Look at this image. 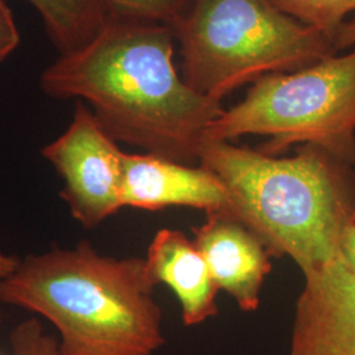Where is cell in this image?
Returning <instances> with one entry per match:
<instances>
[{"mask_svg":"<svg viewBox=\"0 0 355 355\" xmlns=\"http://www.w3.org/2000/svg\"><path fill=\"white\" fill-rule=\"evenodd\" d=\"M175 41L171 26L110 20L45 69L40 86L51 98L85 103L116 142L199 165L205 132L225 108L179 76Z\"/></svg>","mask_w":355,"mask_h":355,"instance_id":"6da1fadb","label":"cell"},{"mask_svg":"<svg viewBox=\"0 0 355 355\" xmlns=\"http://www.w3.org/2000/svg\"><path fill=\"white\" fill-rule=\"evenodd\" d=\"M154 288L145 259L80 241L17 261L0 280V302L48 320L60 355H154L166 341Z\"/></svg>","mask_w":355,"mask_h":355,"instance_id":"7a4b0ae2","label":"cell"},{"mask_svg":"<svg viewBox=\"0 0 355 355\" xmlns=\"http://www.w3.org/2000/svg\"><path fill=\"white\" fill-rule=\"evenodd\" d=\"M199 165L221 179L229 215L271 255L291 258L303 275L341 257L355 224L354 166L313 145L274 157L228 141H204Z\"/></svg>","mask_w":355,"mask_h":355,"instance_id":"3957f363","label":"cell"},{"mask_svg":"<svg viewBox=\"0 0 355 355\" xmlns=\"http://www.w3.org/2000/svg\"><path fill=\"white\" fill-rule=\"evenodd\" d=\"M173 31L184 82L220 103L262 76L300 70L338 53L328 36L270 0H192Z\"/></svg>","mask_w":355,"mask_h":355,"instance_id":"277c9868","label":"cell"},{"mask_svg":"<svg viewBox=\"0 0 355 355\" xmlns=\"http://www.w3.org/2000/svg\"><path fill=\"white\" fill-rule=\"evenodd\" d=\"M250 135L267 137L258 149L267 155L313 145L355 166V49L262 76L208 127L204 141Z\"/></svg>","mask_w":355,"mask_h":355,"instance_id":"5b68a950","label":"cell"},{"mask_svg":"<svg viewBox=\"0 0 355 355\" xmlns=\"http://www.w3.org/2000/svg\"><path fill=\"white\" fill-rule=\"evenodd\" d=\"M41 155L64 180L61 198L82 227L96 228L124 208L125 152L85 103L78 102L69 127Z\"/></svg>","mask_w":355,"mask_h":355,"instance_id":"8992f818","label":"cell"},{"mask_svg":"<svg viewBox=\"0 0 355 355\" xmlns=\"http://www.w3.org/2000/svg\"><path fill=\"white\" fill-rule=\"evenodd\" d=\"M288 355H355V270L343 255L304 275Z\"/></svg>","mask_w":355,"mask_h":355,"instance_id":"52a82bcc","label":"cell"},{"mask_svg":"<svg viewBox=\"0 0 355 355\" xmlns=\"http://www.w3.org/2000/svg\"><path fill=\"white\" fill-rule=\"evenodd\" d=\"M123 202L150 212L168 207H190L207 215L229 211L228 192L214 171L146 153H125Z\"/></svg>","mask_w":355,"mask_h":355,"instance_id":"ba28073f","label":"cell"},{"mask_svg":"<svg viewBox=\"0 0 355 355\" xmlns=\"http://www.w3.org/2000/svg\"><path fill=\"white\" fill-rule=\"evenodd\" d=\"M196 248L218 290L227 292L243 312H254L272 263L265 243L228 212L208 214L193 229Z\"/></svg>","mask_w":355,"mask_h":355,"instance_id":"9c48e42d","label":"cell"},{"mask_svg":"<svg viewBox=\"0 0 355 355\" xmlns=\"http://www.w3.org/2000/svg\"><path fill=\"white\" fill-rule=\"evenodd\" d=\"M145 263L155 286L165 284L175 295L184 325H200L218 313L215 280L195 242L183 232L159 229Z\"/></svg>","mask_w":355,"mask_h":355,"instance_id":"30bf717a","label":"cell"},{"mask_svg":"<svg viewBox=\"0 0 355 355\" xmlns=\"http://www.w3.org/2000/svg\"><path fill=\"white\" fill-rule=\"evenodd\" d=\"M61 55L79 51L110 21L101 0H26Z\"/></svg>","mask_w":355,"mask_h":355,"instance_id":"8fae6325","label":"cell"},{"mask_svg":"<svg viewBox=\"0 0 355 355\" xmlns=\"http://www.w3.org/2000/svg\"><path fill=\"white\" fill-rule=\"evenodd\" d=\"M280 11L324 33L333 41L349 16H355V0H270ZM334 45V44H333Z\"/></svg>","mask_w":355,"mask_h":355,"instance_id":"7c38bea8","label":"cell"},{"mask_svg":"<svg viewBox=\"0 0 355 355\" xmlns=\"http://www.w3.org/2000/svg\"><path fill=\"white\" fill-rule=\"evenodd\" d=\"M108 20L177 26L192 0H101Z\"/></svg>","mask_w":355,"mask_h":355,"instance_id":"4fadbf2b","label":"cell"},{"mask_svg":"<svg viewBox=\"0 0 355 355\" xmlns=\"http://www.w3.org/2000/svg\"><path fill=\"white\" fill-rule=\"evenodd\" d=\"M12 355H60L58 341L46 333L37 318H28L10 333Z\"/></svg>","mask_w":355,"mask_h":355,"instance_id":"5bb4252c","label":"cell"},{"mask_svg":"<svg viewBox=\"0 0 355 355\" xmlns=\"http://www.w3.org/2000/svg\"><path fill=\"white\" fill-rule=\"evenodd\" d=\"M20 44V33L15 23L12 11L6 0H0V64Z\"/></svg>","mask_w":355,"mask_h":355,"instance_id":"9a60e30c","label":"cell"},{"mask_svg":"<svg viewBox=\"0 0 355 355\" xmlns=\"http://www.w3.org/2000/svg\"><path fill=\"white\" fill-rule=\"evenodd\" d=\"M334 48L336 51H341L349 48H354L355 46V16H353L350 20H347L341 29L338 31V33L336 35V37L333 40Z\"/></svg>","mask_w":355,"mask_h":355,"instance_id":"2e32d148","label":"cell"},{"mask_svg":"<svg viewBox=\"0 0 355 355\" xmlns=\"http://www.w3.org/2000/svg\"><path fill=\"white\" fill-rule=\"evenodd\" d=\"M341 255L343 259L355 270V224L350 225L343 233Z\"/></svg>","mask_w":355,"mask_h":355,"instance_id":"e0dca14e","label":"cell"},{"mask_svg":"<svg viewBox=\"0 0 355 355\" xmlns=\"http://www.w3.org/2000/svg\"><path fill=\"white\" fill-rule=\"evenodd\" d=\"M17 261L12 255L0 252V280L4 279L7 275L12 272L13 268L17 265Z\"/></svg>","mask_w":355,"mask_h":355,"instance_id":"ac0fdd59","label":"cell"},{"mask_svg":"<svg viewBox=\"0 0 355 355\" xmlns=\"http://www.w3.org/2000/svg\"><path fill=\"white\" fill-rule=\"evenodd\" d=\"M0 322H1V312H0Z\"/></svg>","mask_w":355,"mask_h":355,"instance_id":"d6986e66","label":"cell"}]
</instances>
